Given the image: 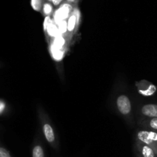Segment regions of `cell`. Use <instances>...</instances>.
<instances>
[{
    "instance_id": "1",
    "label": "cell",
    "mask_w": 157,
    "mask_h": 157,
    "mask_svg": "<svg viewBox=\"0 0 157 157\" xmlns=\"http://www.w3.org/2000/svg\"><path fill=\"white\" fill-rule=\"evenodd\" d=\"M137 140L139 142L151 147L157 153V131L140 130L137 133Z\"/></svg>"
},
{
    "instance_id": "2",
    "label": "cell",
    "mask_w": 157,
    "mask_h": 157,
    "mask_svg": "<svg viewBox=\"0 0 157 157\" xmlns=\"http://www.w3.org/2000/svg\"><path fill=\"white\" fill-rule=\"evenodd\" d=\"M117 107L120 113L123 115H128L131 111V103L126 95H120L117 99Z\"/></svg>"
},
{
    "instance_id": "3",
    "label": "cell",
    "mask_w": 157,
    "mask_h": 157,
    "mask_svg": "<svg viewBox=\"0 0 157 157\" xmlns=\"http://www.w3.org/2000/svg\"><path fill=\"white\" fill-rule=\"evenodd\" d=\"M136 150L139 157H157V153L154 149L139 141L136 144Z\"/></svg>"
},
{
    "instance_id": "4",
    "label": "cell",
    "mask_w": 157,
    "mask_h": 157,
    "mask_svg": "<svg viewBox=\"0 0 157 157\" xmlns=\"http://www.w3.org/2000/svg\"><path fill=\"white\" fill-rule=\"evenodd\" d=\"M141 113L144 116L148 118L157 117V104H145L141 108Z\"/></svg>"
},
{
    "instance_id": "5",
    "label": "cell",
    "mask_w": 157,
    "mask_h": 157,
    "mask_svg": "<svg viewBox=\"0 0 157 157\" xmlns=\"http://www.w3.org/2000/svg\"><path fill=\"white\" fill-rule=\"evenodd\" d=\"M43 131H44V136H45L46 140L50 144L55 142V133H54L53 128L49 124H44L43 126Z\"/></svg>"
},
{
    "instance_id": "6",
    "label": "cell",
    "mask_w": 157,
    "mask_h": 157,
    "mask_svg": "<svg viewBox=\"0 0 157 157\" xmlns=\"http://www.w3.org/2000/svg\"><path fill=\"white\" fill-rule=\"evenodd\" d=\"M70 7H68L67 6L64 5L63 6L58 12H56V15H55V19L58 22H61V21H64V19H65L67 16H68L69 11H70Z\"/></svg>"
},
{
    "instance_id": "7",
    "label": "cell",
    "mask_w": 157,
    "mask_h": 157,
    "mask_svg": "<svg viewBox=\"0 0 157 157\" xmlns=\"http://www.w3.org/2000/svg\"><path fill=\"white\" fill-rule=\"evenodd\" d=\"M51 52H52V55L53 56V58L55 60H57V61L61 60L63 56H64V52H63V51L61 48H59L56 47L53 43L51 45Z\"/></svg>"
},
{
    "instance_id": "8",
    "label": "cell",
    "mask_w": 157,
    "mask_h": 157,
    "mask_svg": "<svg viewBox=\"0 0 157 157\" xmlns=\"http://www.w3.org/2000/svg\"><path fill=\"white\" fill-rule=\"evenodd\" d=\"M32 157H45L44 149L41 145H35L32 149Z\"/></svg>"
},
{
    "instance_id": "9",
    "label": "cell",
    "mask_w": 157,
    "mask_h": 157,
    "mask_svg": "<svg viewBox=\"0 0 157 157\" xmlns=\"http://www.w3.org/2000/svg\"><path fill=\"white\" fill-rule=\"evenodd\" d=\"M77 24V15H71L67 20V31L73 32Z\"/></svg>"
},
{
    "instance_id": "10",
    "label": "cell",
    "mask_w": 157,
    "mask_h": 157,
    "mask_svg": "<svg viewBox=\"0 0 157 157\" xmlns=\"http://www.w3.org/2000/svg\"><path fill=\"white\" fill-rule=\"evenodd\" d=\"M48 32V34L50 36L52 37H56L58 36V35H59V31H58V26H56L55 25H54L53 23H52V24H50V25L48 27L47 30H46Z\"/></svg>"
},
{
    "instance_id": "11",
    "label": "cell",
    "mask_w": 157,
    "mask_h": 157,
    "mask_svg": "<svg viewBox=\"0 0 157 157\" xmlns=\"http://www.w3.org/2000/svg\"><path fill=\"white\" fill-rule=\"evenodd\" d=\"M53 44H55L56 47L59 48H62L63 46L64 45V44H65V39L64 38V37H62L61 35H58V36H56L55 38V39H54V42Z\"/></svg>"
},
{
    "instance_id": "12",
    "label": "cell",
    "mask_w": 157,
    "mask_h": 157,
    "mask_svg": "<svg viewBox=\"0 0 157 157\" xmlns=\"http://www.w3.org/2000/svg\"><path fill=\"white\" fill-rule=\"evenodd\" d=\"M145 124L153 130L157 131V117L150 118L148 121H145Z\"/></svg>"
},
{
    "instance_id": "13",
    "label": "cell",
    "mask_w": 157,
    "mask_h": 157,
    "mask_svg": "<svg viewBox=\"0 0 157 157\" xmlns=\"http://www.w3.org/2000/svg\"><path fill=\"white\" fill-rule=\"evenodd\" d=\"M58 31H59L60 34H64L67 32V23L65 21H62L59 22L58 24Z\"/></svg>"
},
{
    "instance_id": "14",
    "label": "cell",
    "mask_w": 157,
    "mask_h": 157,
    "mask_svg": "<svg viewBox=\"0 0 157 157\" xmlns=\"http://www.w3.org/2000/svg\"><path fill=\"white\" fill-rule=\"evenodd\" d=\"M31 5L34 10L40 11L41 7V0H31Z\"/></svg>"
},
{
    "instance_id": "15",
    "label": "cell",
    "mask_w": 157,
    "mask_h": 157,
    "mask_svg": "<svg viewBox=\"0 0 157 157\" xmlns=\"http://www.w3.org/2000/svg\"><path fill=\"white\" fill-rule=\"evenodd\" d=\"M43 12L45 15H47V16H48L52 12V6L50 3H44V6H43Z\"/></svg>"
},
{
    "instance_id": "16",
    "label": "cell",
    "mask_w": 157,
    "mask_h": 157,
    "mask_svg": "<svg viewBox=\"0 0 157 157\" xmlns=\"http://www.w3.org/2000/svg\"><path fill=\"white\" fill-rule=\"evenodd\" d=\"M0 157H12L9 150L2 147H0Z\"/></svg>"
},
{
    "instance_id": "17",
    "label": "cell",
    "mask_w": 157,
    "mask_h": 157,
    "mask_svg": "<svg viewBox=\"0 0 157 157\" xmlns=\"http://www.w3.org/2000/svg\"><path fill=\"white\" fill-rule=\"evenodd\" d=\"M52 20H51L50 17L49 16H46L45 18H44V30H47L48 27L50 25V24H52Z\"/></svg>"
},
{
    "instance_id": "18",
    "label": "cell",
    "mask_w": 157,
    "mask_h": 157,
    "mask_svg": "<svg viewBox=\"0 0 157 157\" xmlns=\"http://www.w3.org/2000/svg\"><path fill=\"white\" fill-rule=\"evenodd\" d=\"M52 2L53 3V5H55V6H58L62 2V0H52Z\"/></svg>"
},
{
    "instance_id": "19",
    "label": "cell",
    "mask_w": 157,
    "mask_h": 157,
    "mask_svg": "<svg viewBox=\"0 0 157 157\" xmlns=\"http://www.w3.org/2000/svg\"><path fill=\"white\" fill-rule=\"evenodd\" d=\"M3 108H4V104L2 102H0V113H1L2 110H3Z\"/></svg>"
},
{
    "instance_id": "20",
    "label": "cell",
    "mask_w": 157,
    "mask_h": 157,
    "mask_svg": "<svg viewBox=\"0 0 157 157\" xmlns=\"http://www.w3.org/2000/svg\"><path fill=\"white\" fill-rule=\"evenodd\" d=\"M67 2H74L75 1V0H67Z\"/></svg>"
},
{
    "instance_id": "21",
    "label": "cell",
    "mask_w": 157,
    "mask_h": 157,
    "mask_svg": "<svg viewBox=\"0 0 157 157\" xmlns=\"http://www.w3.org/2000/svg\"><path fill=\"white\" fill-rule=\"evenodd\" d=\"M49 1H52V0H49Z\"/></svg>"
}]
</instances>
